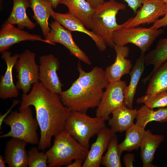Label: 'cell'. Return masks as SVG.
I'll use <instances>...</instances> for the list:
<instances>
[{
    "label": "cell",
    "instance_id": "9",
    "mask_svg": "<svg viewBox=\"0 0 167 167\" xmlns=\"http://www.w3.org/2000/svg\"><path fill=\"white\" fill-rule=\"evenodd\" d=\"M126 86V82L121 80L109 83L97 107L96 116L109 120L113 111L123 105Z\"/></svg>",
    "mask_w": 167,
    "mask_h": 167
},
{
    "label": "cell",
    "instance_id": "21",
    "mask_svg": "<svg viewBox=\"0 0 167 167\" xmlns=\"http://www.w3.org/2000/svg\"><path fill=\"white\" fill-rule=\"evenodd\" d=\"M13 5L11 14L6 22L12 25H17L18 28L23 29L25 28L33 29L35 24L28 18L27 9L30 7V0H13Z\"/></svg>",
    "mask_w": 167,
    "mask_h": 167
},
{
    "label": "cell",
    "instance_id": "22",
    "mask_svg": "<svg viewBox=\"0 0 167 167\" xmlns=\"http://www.w3.org/2000/svg\"><path fill=\"white\" fill-rule=\"evenodd\" d=\"M145 54L141 53L129 74L130 81L124 90V99L123 105L133 109V104L138 83L144 69Z\"/></svg>",
    "mask_w": 167,
    "mask_h": 167
},
{
    "label": "cell",
    "instance_id": "36",
    "mask_svg": "<svg viewBox=\"0 0 167 167\" xmlns=\"http://www.w3.org/2000/svg\"><path fill=\"white\" fill-rule=\"evenodd\" d=\"M84 160L82 159H78L75 160L72 163L67 165V167H81L84 161Z\"/></svg>",
    "mask_w": 167,
    "mask_h": 167
},
{
    "label": "cell",
    "instance_id": "5",
    "mask_svg": "<svg viewBox=\"0 0 167 167\" xmlns=\"http://www.w3.org/2000/svg\"><path fill=\"white\" fill-rule=\"evenodd\" d=\"M105 121L101 118L91 117L85 112L71 111L64 130L88 150L90 139L106 127Z\"/></svg>",
    "mask_w": 167,
    "mask_h": 167
},
{
    "label": "cell",
    "instance_id": "14",
    "mask_svg": "<svg viewBox=\"0 0 167 167\" xmlns=\"http://www.w3.org/2000/svg\"><path fill=\"white\" fill-rule=\"evenodd\" d=\"M116 135L111 129L106 127L97 134L96 141L91 145L82 167H99L103 155L111 139Z\"/></svg>",
    "mask_w": 167,
    "mask_h": 167
},
{
    "label": "cell",
    "instance_id": "34",
    "mask_svg": "<svg viewBox=\"0 0 167 167\" xmlns=\"http://www.w3.org/2000/svg\"><path fill=\"white\" fill-rule=\"evenodd\" d=\"M134 155L131 153L125 155L123 158L125 166L126 167H133V162L135 161Z\"/></svg>",
    "mask_w": 167,
    "mask_h": 167
},
{
    "label": "cell",
    "instance_id": "16",
    "mask_svg": "<svg viewBox=\"0 0 167 167\" xmlns=\"http://www.w3.org/2000/svg\"><path fill=\"white\" fill-rule=\"evenodd\" d=\"M51 16L55 20L71 32L78 31L87 34L94 41L100 51L103 52L106 49L107 45L103 39L92 31L88 30L80 20L68 12L61 13L53 10Z\"/></svg>",
    "mask_w": 167,
    "mask_h": 167
},
{
    "label": "cell",
    "instance_id": "23",
    "mask_svg": "<svg viewBox=\"0 0 167 167\" xmlns=\"http://www.w3.org/2000/svg\"><path fill=\"white\" fill-rule=\"evenodd\" d=\"M164 139L163 135H153L149 130L145 131L140 148L143 167L153 166L152 162L156 149Z\"/></svg>",
    "mask_w": 167,
    "mask_h": 167
},
{
    "label": "cell",
    "instance_id": "7",
    "mask_svg": "<svg viewBox=\"0 0 167 167\" xmlns=\"http://www.w3.org/2000/svg\"><path fill=\"white\" fill-rule=\"evenodd\" d=\"M161 29L143 27L126 28L124 27L115 30L113 39L115 45L124 46L128 43L139 47L141 53H145L155 40L163 34Z\"/></svg>",
    "mask_w": 167,
    "mask_h": 167
},
{
    "label": "cell",
    "instance_id": "26",
    "mask_svg": "<svg viewBox=\"0 0 167 167\" xmlns=\"http://www.w3.org/2000/svg\"><path fill=\"white\" fill-rule=\"evenodd\" d=\"M145 131L144 128L135 124L126 131L124 140L118 145V151L120 156L124 151L137 150L140 148Z\"/></svg>",
    "mask_w": 167,
    "mask_h": 167
},
{
    "label": "cell",
    "instance_id": "20",
    "mask_svg": "<svg viewBox=\"0 0 167 167\" xmlns=\"http://www.w3.org/2000/svg\"><path fill=\"white\" fill-rule=\"evenodd\" d=\"M60 4L66 6L69 13L80 20L88 29H92L95 9L86 0H62Z\"/></svg>",
    "mask_w": 167,
    "mask_h": 167
},
{
    "label": "cell",
    "instance_id": "6",
    "mask_svg": "<svg viewBox=\"0 0 167 167\" xmlns=\"http://www.w3.org/2000/svg\"><path fill=\"white\" fill-rule=\"evenodd\" d=\"M3 122L10 126L11 130L8 133L1 135V138L11 137L32 144L39 143L36 132L39 124L36 119L33 117L30 106L21 112H12Z\"/></svg>",
    "mask_w": 167,
    "mask_h": 167
},
{
    "label": "cell",
    "instance_id": "40",
    "mask_svg": "<svg viewBox=\"0 0 167 167\" xmlns=\"http://www.w3.org/2000/svg\"><path fill=\"white\" fill-rule=\"evenodd\" d=\"M164 3L167 4V0H161Z\"/></svg>",
    "mask_w": 167,
    "mask_h": 167
},
{
    "label": "cell",
    "instance_id": "28",
    "mask_svg": "<svg viewBox=\"0 0 167 167\" xmlns=\"http://www.w3.org/2000/svg\"><path fill=\"white\" fill-rule=\"evenodd\" d=\"M149 79L146 94L167 91V60L152 73Z\"/></svg>",
    "mask_w": 167,
    "mask_h": 167
},
{
    "label": "cell",
    "instance_id": "2",
    "mask_svg": "<svg viewBox=\"0 0 167 167\" xmlns=\"http://www.w3.org/2000/svg\"><path fill=\"white\" fill-rule=\"evenodd\" d=\"M77 69L78 78L68 89L60 95L63 105L71 111L86 113L90 108L97 107L103 95V89L109 83L105 71L95 66L85 71L79 62Z\"/></svg>",
    "mask_w": 167,
    "mask_h": 167
},
{
    "label": "cell",
    "instance_id": "15",
    "mask_svg": "<svg viewBox=\"0 0 167 167\" xmlns=\"http://www.w3.org/2000/svg\"><path fill=\"white\" fill-rule=\"evenodd\" d=\"M114 48L116 54L114 62L105 71V77L109 83L121 80L123 75L129 74L132 67L131 61L126 58L129 53V47L115 45Z\"/></svg>",
    "mask_w": 167,
    "mask_h": 167
},
{
    "label": "cell",
    "instance_id": "19",
    "mask_svg": "<svg viewBox=\"0 0 167 167\" xmlns=\"http://www.w3.org/2000/svg\"><path fill=\"white\" fill-rule=\"evenodd\" d=\"M137 110L130 109L123 105L112 112V117L109 120V125L114 132L126 131L135 124Z\"/></svg>",
    "mask_w": 167,
    "mask_h": 167
},
{
    "label": "cell",
    "instance_id": "25",
    "mask_svg": "<svg viewBox=\"0 0 167 167\" xmlns=\"http://www.w3.org/2000/svg\"><path fill=\"white\" fill-rule=\"evenodd\" d=\"M167 60V37L160 39L155 48L145 56L144 63L146 66L153 65L154 66L152 71L143 80L144 83L149 80L152 73Z\"/></svg>",
    "mask_w": 167,
    "mask_h": 167
},
{
    "label": "cell",
    "instance_id": "38",
    "mask_svg": "<svg viewBox=\"0 0 167 167\" xmlns=\"http://www.w3.org/2000/svg\"><path fill=\"white\" fill-rule=\"evenodd\" d=\"M50 3L53 9L56 8L58 5L60 4L62 0H46Z\"/></svg>",
    "mask_w": 167,
    "mask_h": 167
},
{
    "label": "cell",
    "instance_id": "41",
    "mask_svg": "<svg viewBox=\"0 0 167 167\" xmlns=\"http://www.w3.org/2000/svg\"><path fill=\"white\" fill-rule=\"evenodd\" d=\"M3 0H0V4L1 3V2H2V1Z\"/></svg>",
    "mask_w": 167,
    "mask_h": 167
},
{
    "label": "cell",
    "instance_id": "24",
    "mask_svg": "<svg viewBox=\"0 0 167 167\" xmlns=\"http://www.w3.org/2000/svg\"><path fill=\"white\" fill-rule=\"evenodd\" d=\"M31 8L33 12L32 18L40 26L43 35L46 36L50 32L49 19L53 8L46 0H30Z\"/></svg>",
    "mask_w": 167,
    "mask_h": 167
},
{
    "label": "cell",
    "instance_id": "27",
    "mask_svg": "<svg viewBox=\"0 0 167 167\" xmlns=\"http://www.w3.org/2000/svg\"><path fill=\"white\" fill-rule=\"evenodd\" d=\"M136 119L135 124L144 128L147 124L152 121L167 122V108H160L155 110L143 105L137 110Z\"/></svg>",
    "mask_w": 167,
    "mask_h": 167
},
{
    "label": "cell",
    "instance_id": "13",
    "mask_svg": "<svg viewBox=\"0 0 167 167\" xmlns=\"http://www.w3.org/2000/svg\"><path fill=\"white\" fill-rule=\"evenodd\" d=\"M29 41H39L49 44L40 35L31 34L5 22L0 30V52L7 50L14 44Z\"/></svg>",
    "mask_w": 167,
    "mask_h": 167
},
{
    "label": "cell",
    "instance_id": "39",
    "mask_svg": "<svg viewBox=\"0 0 167 167\" xmlns=\"http://www.w3.org/2000/svg\"><path fill=\"white\" fill-rule=\"evenodd\" d=\"M5 160L3 159V157L1 155H0V167H5Z\"/></svg>",
    "mask_w": 167,
    "mask_h": 167
},
{
    "label": "cell",
    "instance_id": "29",
    "mask_svg": "<svg viewBox=\"0 0 167 167\" xmlns=\"http://www.w3.org/2000/svg\"><path fill=\"white\" fill-rule=\"evenodd\" d=\"M118 145V140L116 135L111 140L106 153L102 158L101 165L106 167H122Z\"/></svg>",
    "mask_w": 167,
    "mask_h": 167
},
{
    "label": "cell",
    "instance_id": "32",
    "mask_svg": "<svg viewBox=\"0 0 167 167\" xmlns=\"http://www.w3.org/2000/svg\"><path fill=\"white\" fill-rule=\"evenodd\" d=\"M166 26H167V7L163 17L156 21L151 27L153 28L159 29Z\"/></svg>",
    "mask_w": 167,
    "mask_h": 167
},
{
    "label": "cell",
    "instance_id": "31",
    "mask_svg": "<svg viewBox=\"0 0 167 167\" xmlns=\"http://www.w3.org/2000/svg\"><path fill=\"white\" fill-rule=\"evenodd\" d=\"M38 148H32L28 152V166L29 167H48V157L46 153L40 152Z\"/></svg>",
    "mask_w": 167,
    "mask_h": 167
},
{
    "label": "cell",
    "instance_id": "33",
    "mask_svg": "<svg viewBox=\"0 0 167 167\" xmlns=\"http://www.w3.org/2000/svg\"><path fill=\"white\" fill-rule=\"evenodd\" d=\"M128 6L135 13L138 9L142 6L144 0H124Z\"/></svg>",
    "mask_w": 167,
    "mask_h": 167
},
{
    "label": "cell",
    "instance_id": "17",
    "mask_svg": "<svg viewBox=\"0 0 167 167\" xmlns=\"http://www.w3.org/2000/svg\"><path fill=\"white\" fill-rule=\"evenodd\" d=\"M11 54V52L7 50L2 54L1 58L6 65V72L0 77V98L2 99L15 98L19 94L18 89L14 83L12 71L19 54H16L13 56Z\"/></svg>",
    "mask_w": 167,
    "mask_h": 167
},
{
    "label": "cell",
    "instance_id": "11",
    "mask_svg": "<svg viewBox=\"0 0 167 167\" xmlns=\"http://www.w3.org/2000/svg\"><path fill=\"white\" fill-rule=\"evenodd\" d=\"M39 66V80L46 88L60 95L63 91V84L60 81L57 71L59 68V62L52 54L40 57Z\"/></svg>",
    "mask_w": 167,
    "mask_h": 167
},
{
    "label": "cell",
    "instance_id": "10",
    "mask_svg": "<svg viewBox=\"0 0 167 167\" xmlns=\"http://www.w3.org/2000/svg\"><path fill=\"white\" fill-rule=\"evenodd\" d=\"M50 25V32L45 38L49 44H61L69 51L71 55L86 64H91L88 57L74 41L71 31L55 20L52 21Z\"/></svg>",
    "mask_w": 167,
    "mask_h": 167
},
{
    "label": "cell",
    "instance_id": "8",
    "mask_svg": "<svg viewBox=\"0 0 167 167\" xmlns=\"http://www.w3.org/2000/svg\"><path fill=\"white\" fill-rule=\"evenodd\" d=\"M35 54L28 49H26L19 54L15 66L17 72V81L16 86L23 93L27 94L32 85L39 81V66L35 62Z\"/></svg>",
    "mask_w": 167,
    "mask_h": 167
},
{
    "label": "cell",
    "instance_id": "12",
    "mask_svg": "<svg viewBox=\"0 0 167 167\" xmlns=\"http://www.w3.org/2000/svg\"><path fill=\"white\" fill-rule=\"evenodd\" d=\"M167 4L161 0H144L136 15L125 22V27H136L141 24L154 23L165 15Z\"/></svg>",
    "mask_w": 167,
    "mask_h": 167
},
{
    "label": "cell",
    "instance_id": "3",
    "mask_svg": "<svg viewBox=\"0 0 167 167\" xmlns=\"http://www.w3.org/2000/svg\"><path fill=\"white\" fill-rule=\"evenodd\" d=\"M126 5L116 0L104 1L95 9L92 18V31L101 38L106 45L114 48L113 39L114 32L125 26V22L118 24L116 15L120 10H125Z\"/></svg>",
    "mask_w": 167,
    "mask_h": 167
},
{
    "label": "cell",
    "instance_id": "35",
    "mask_svg": "<svg viewBox=\"0 0 167 167\" xmlns=\"http://www.w3.org/2000/svg\"><path fill=\"white\" fill-rule=\"evenodd\" d=\"M19 101L18 100H14L13 101V104L11 108L8 109L7 112L3 115L0 116V129H1V127L2 126L3 122L6 117L7 116L8 114L11 112V110L15 105L18 104L19 103Z\"/></svg>",
    "mask_w": 167,
    "mask_h": 167
},
{
    "label": "cell",
    "instance_id": "37",
    "mask_svg": "<svg viewBox=\"0 0 167 167\" xmlns=\"http://www.w3.org/2000/svg\"><path fill=\"white\" fill-rule=\"evenodd\" d=\"M95 9L103 3L104 0H86Z\"/></svg>",
    "mask_w": 167,
    "mask_h": 167
},
{
    "label": "cell",
    "instance_id": "18",
    "mask_svg": "<svg viewBox=\"0 0 167 167\" xmlns=\"http://www.w3.org/2000/svg\"><path fill=\"white\" fill-rule=\"evenodd\" d=\"M27 143L24 140L14 138L7 142L4 160L9 167H26L28 166V153L25 150Z\"/></svg>",
    "mask_w": 167,
    "mask_h": 167
},
{
    "label": "cell",
    "instance_id": "4",
    "mask_svg": "<svg viewBox=\"0 0 167 167\" xmlns=\"http://www.w3.org/2000/svg\"><path fill=\"white\" fill-rule=\"evenodd\" d=\"M89 150L64 130L55 136L52 146L46 152L48 166L59 167L78 159L85 160Z\"/></svg>",
    "mask_w": 167,
    "mask_h": 167
},
{
    "label": "cell",
    "instance_id": "30",
    "mask_svg": "<svg viewBox=\"0 0 167 167\" xmlns=\"http://www.w3.org/2000/svg\"><path fill=\"white\" fill-rule=\"evenodd\" d=\"M136 102L138 104L143 103L152 109L165 107L167 106V91L153 95L145 94L138 98Z\"/></svg>",
    "mask_w": 167,
    "mask_h": 167
},
{
    "label": "cell",
    "instance_id": "1",
    "mask_svg": "<svg viewBox=\"0 0 167 167\" xmlns=\"http://www.w3.org/2000/svg\"><path fill=\"white\" fill-rule=\"evenodd\" d=\"M33 106L40 128L38 148L42 151L50 147L53 136L64 130L71 110L62 102L60 95L45 88L38 82L34 84L28 94L23 93L19 111Z\"/></svg>",
    "mask_w": 167,
    "mask_h": 167
}]
</instances>
